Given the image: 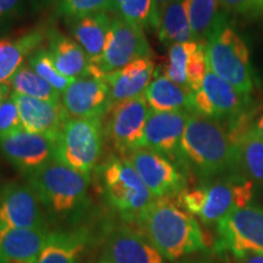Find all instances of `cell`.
<instances>
[{
    "label": "cell",
    "mask_w": 263,
    "mask_h": 263,
    "mask_svg": "<svg viewBox=\"0 0 263 263\" xmlns=\"http://www.w3.org/2000/svg\"><path fill=\"white\" fill-rule=\"evenodd\" d=\"M48 217L27 183L9 182L0 189V232L12 228L49 229Z\"/></svg>",
    "instance_id": "cell-13"
},
{
    "label": "cell",
    "mask_w": 263,
    "mask_h": 263,
    "mask_svg": "<svg viewBox=\"0 0 263 263\" xmlns=\"http://www.w3.org/2000/svg\"><path fill=\"white\" fill-rule=\"evenodd\" d=\"M136 226L170 261L205 249L199 223L178 202L173 201V197L156 199Z\"/></svg>",
    "instance_id": "cell-3"
},
{
    "label": "cell",
    "mask_w": 263,
    "mask_h": 263,
    "mask_svg": "<svg viewBox=\"0 0 263 263\" xmlns=\"http://www.w3.org/2000/svg\"><path fill=\"white\" fill-rule=\"evenodd\" d=\"M103 149L101 118H70L58 136L55 160L90 177L99 167Z\"/></svg>",
    "instance_id": "cell-7"
},
{
    "label": "cell",
    "mask_w": 263,
    "mask_h": 263,
    "mask_svg": "<svg viewBox=\"0 0 263 263\" xmlns=\"http://www.w3.org/2000/svg\"><path fill=\"white\" fill-rule=\"evenodd\" d=\"M61 103L71 118H103L110 108V93L103 78H77L61 94Z\"/></svg>",
    "instance_id": "cell-17"
},
{
    "label": "cell",
    "mask_w": 263,
    "mask_h": 263,
    "mask_svg": "<svg viewBox=\"0 0 263 263\" xmlns=\"http://www.w3.org/2000/svg\"><path fill=\"white\" fill-rule=\"evenodd\" d=\"M10 95H11V85H10V83H0V105Z\"/></svg>",
    "instance_id": "cell-42"
},
{
    "label": "cell",
    "mask_w": 263,
    "mask_h": 263,
    "mask_svg": "<svg viewBox=\"0 0 263 263\" xmlns=\"http://www.w3.org/2000/svg\"><path fill=\"white\" fill-rule=\"evenodd\" d=\"M11 93L48 101H61V94L43 80L28 64L22 66L10 80Z\"/></svg>",
    "instance_id": "cell-29"
},
{
    "label": "cell",
    "mask_w": 263,
    "mask_h": 263,
    "mask_svg": "<svg viewBox=\"0 0 263 263\" xmlns=\"http://www.w3.org/2000/svg\"><path fill=\"white\" fill-rule=\"evenodd\" d=\"M47 24L26 31L15 38H3L0 42V83H9L16 72L27 64L29 55L47 42Z\"/></svg>",
    "instance_id": "cell-21"
},
{
    "label": "cell",
    "mask_w": 263,
    "mask_h": 263,
    "mask_svg": "<svg viewBox=\"0 0 263 263\" xmlns=\"http://www.w3.org/2000/svg\"><path fill=\"white\" fill-rule=\"evenodd\" d=\"M95 171L105 202L124 222L136 226L138 219L156 200L136 168L127 159L114 155Z\"/></svg>",
    "instance_id": "cell-5"
},
{
    "label": "cell",
    "mask_w": 263,
    "mask_h": 263,
    "mask_svg": "<svg viewBox=\"0 0 263 263\" xmlns=\"http://www.w3.org/2000/svg\"><path fill=\"white\" fill-rule=\"evenodd\" d=\"M240 174L263 186V139L250 129L236 144Z\"/></svg>",
    "instance_id": "cell-28"
},
{
    "label": "cell",
    "mask_w": 263,
    "mask_h": 263,
    "mask_svg": "<svg viewBox=\"0 0 263 263\" xmlns=\"http://www.w3.org/2000/svg\"><path fill=\"white\" fill-rule=\"evenodd\" d=\"M22 128L17 104L12 94L0 105V138Z\"/></svg>",
    "instance_id": "cell-35"
},
{
    "label": "cell",
    "mask_w": 263,
    "mask_h": 263,
    "mask_svg": "<svg viewBox=\"0 0 263 263\" xmlns=\"http://www.w3.org/2000/svg\"><path fill=\"white\" fill-rule=\"evenodd\" d=\"M255 184L241 174L221 177L194 189H184L177 202L205 224H217L236 210L250 205Z\"/></svg>",
    "instance_id": "cell-4"
},
{
    "label": "cell",
    "mask_w": 263,
    "mask_h": 263,
    "mask_svg": "<svg viewBox=\"0 0 263 263\" xmlns=\"http://www.w3.org/2000/svg\"><path fill=\"white\" fill-rule=\"evenodd\" d=\"M3 38H4V37H0V42H2V41H3Z\"/></svg>",
    "instance_id": "cell-45"
},
{
    "label": "cell",
    "mask_w": 263,
    "mask_h": 263,
    "mask_svg": "<svg viewBox=\"0 0 263 263\" xmlns=\"http://www.w3.org/2000/svg\"><path fill=\"white\" fill-rule=\"evenodd\" d=\"M144 97L153 111H157V112L188 111V112H192L193 91L171 81L163 73H156L144 93Z\"/></svg>",
    "instance_id": "cell-25"
},
{
    "label": "cell",
    "mask_w": 263,
    "mask_h": 263,
    "mask_svg": "<svg viewBox=\"0 0 263 263\" xmlns=\"http://www.w3.org/2000/svg\"><path fill=\"white\" fill-rule=\"evenodd\" d=\"M151 108L144 95L121 101L105 115V133L121 155L144 147V132Z\"/></svg>",
    "instance_id": "cell-10"
},
{
    "label": "cell",
    "mask_w": 263,
    "mask_h": 263,
    "mask_svg": "<svg viewBox=\"0 0 263 263\" xmlns=\"http://www.w3.org/2000/svg\"><path fill=\"white\" fill-rule=\"evenodd\" d=\"M251 129L254 130L256 136H258L263 139V110L259 111V114L256 116Z\"/></svg>",
    "instance_id": "cell-39"
},
{
    "label": "cell",
    "mask_w": 263,
    "mask_h": 263,
    "mask_svg": "<svg viewBox=\"0 0 263 263\" xmlns=\"http://www.w3.org/2000/svg\"><path fill=\"white\" fill-rule=\"evenodd\" d=\"M194 41L206 42L223 16L218 0H184Z\"/></svg>",
    "instance_id": "cell-27"
},
{
    "label": "cell",
    "mask_w": 263,
    "mask_h": 263,
    "mask_svg": "<svg viewBox=\"0 0 263 263\" xmlns=\"http://www.w3.org/2000/svg\"><path fill=\"white\" fill-rule=\"evenodd\" d=\"M156 32L160 42L168 48L178 43L194 41L184 0H172L166 6Z\"/></svg>",
    "instance_id": "cell-26"
},
{
    "label": "cell",
    "mask_w": 263,
    "mask_h": 263,
    "mask_svg": "<svg viewBox=\"0 0 263 263\" xmlns=\"http://www.w3.org/2000/svg\"><path fill=\"white\" fill-rule=\"evenodd\" d=\"M26 0H0V35L22 17Z\"/></svg>",
    "instance_id": "cell-37"
},
{
    "label": "cell",
    "mask_w": 263,
    "mask_h": 263,
    "mask_svg": "<svg viewBox=\"0 0 263 263\" xmlns=\"http://www.w3.org/2000/svg\"><path fill=\"white\" fill-rule=\"evenodd\" d=\"M93 230L87 226H65L50 230L35 263H82L94 244Z\"/></svg>",
    "instance_id": "cell-18"
},
{
    "label": "cell",
    "mask_w": 263,
    "mask_h": 263,
    "mask_svg": "<svg viewBox=\"0 0 263 263\" xmlns=\"http://www.w3.org/2000/svg\"><path fill=\"white\" fill-rule=\"evenodd\" d=\"M103 244L104 256L112 263H164L146 236L126 222L105 227Z\"/></svg>",
    "instance_id": "cell-15"
},
{
    "label": "cell",
    "mask_w": 263,
    "mask_h": 263,
    "mask_svg": "<svg viewBox=\"0 0 263 263\" xmlns=\"http://www.w3.org/2000/svg\"><path fill=\"white\" fill-rule=\"evenodd\" d=\"M116 15L139 26L144 31L159 28L153 0H115Z\"/></svg>",
    "instance_id": "cell-30"
},
{
    "label": "cell",
    "mask_w": 263,
    "mask_h": 263,
    "mask_svg": "<svg viewBox=\"0 0 263 263\" xmlns=\"http://www.w3.org/2000/svg\"><path fill=\"white\" fill-rule=\"evenodd\" d=\"M99 12L116 15L115 0H59L54 9V15L65 22Z\"/></svg>",
    "instance_id": "cell-31"
},
{
    "label": "cell",
    "mask_w": 263,
    "mask_h": 263,
    "mask_svg": "<svg viewBox=\"0 0 263 263\" xmlns=\"http://www.w3.org/2000/svg\"><path fill=\"white\" fill-rule=\"evenodd\" d=\"M155 76L156 66L151 58L139 59L120 70L104 74L103 80L110 93V107L144 95Z\"/></svg>",
    "instance_id": "cell-20"
},
{
    "label": "cell",
    "mask_w": 263,
    "mask_h": 263,
    "mask_svg": "<svg viewBox=\"0 0 263 263\" xmlns=\"http://www.w3.org/2000/svg\"><path fill=\"white\" fill-rule=\"evenodd\" d=\"M47 50L59 72L65 77L77 80L90 76V60L81 45L52 26H49Z\"/></svg>",
    "instance_id": "cell-22"
},
{
    "label": "cell",
    "mask_w": 263,
    "mask_h": 263,
    "mask_svg": "<svg viewBox=\"0 0 263 263\" xmlns=\"http://www.w3.org/2000/svg\"><path fill=\"white\" fill-rule=\"evenodd\" d=\"M216 250L236 258L246 254H263V207L248 205L217 223Z\"/></svg>",
    "instance_id": "cell-9"
},
{
    "label": "cell",
    "mask_w": 263,
    "mask_h": 263,
    "mask_svg": "<svg viewBox=\"0 0 263 263\" xmlns=\"http://www.w3.org/2000/svg\"><path fill=\"white\" fill-rule=\"evenodd\" d=\"M199 41L173 44L168 48V61L164 67L163 74L177 84L186 87V64L190 54L200 45Z\"/></svg>",
    "instance_id": "cell-33"
},
{
    "label": "cell",
    "mask_w": 263,
    "mask_h": 263,
    "mask_svg": "<svg viewBox=\"0 0 263 263\" xmlns=\"http://www.w3.org/2000/svg\"><path fill=\"white\" fill-rule=\"evenodd\" d=\"M50 230L12 228L0 232V263H35Z\"/></svg>",
    "instance_id": "cell-24"
},
{
    "label": "cell",
    "mask_w": 263,
    "mask_h": 263,
    "mask_svg": "<svg viewBox=\"0 0 263 263\" xmlns=\"http://www.w3.org/2000/svg\"><path fill=\"white\" fill-rule=\"evenodd\" d=\"M114 16L108 12H99L65 22L71 38L81 45L91 65L97 64L103 55Z\"/></svg>",
    "instance_id": "cell-23"
},
{
    "label": "cell",
    "mask_w": 263,
    "mask_h": 263,
    "mask_svg": "<svg viewBox=\"0 0 263 263\" xmlns=\"http://www.w3.org/2000/svg\"><path fill=\"white\" fill-rule=\"evenodd\" d=\"M223 10L249 18L263 16V0H218Z\"/></svg>",
    "instance_id": "cell-36"
},
{
    "label": "cell",
    "mask_w": 263,
    "mask_h": 263,
    "mask_svg": "<svg viewBox=\"0 0 263 263\" xmlns=\"http://www.w3.org/2000/svg\"><path fill=\"white\" fill-rule=\"evenodd\" d=\"M59 0H29V6L33 15H39L42 12L54 10Z\"/></svg>",
    "instance_id": "cell-38"
},
{
    "label": "cell",
    "mask_w": 263,
    "mask_h": 263,
    "mask_svg": "<svg viewBox=\"0 0 263 263\" xmlns=\"http://www.w3.org/2000/svg\"><path fill=\"white\" fill-rule=\"evenodd\" d=\"M251 107V98L241 94L221 77L207 70L203 83L193 93L192 114L230 121Z\"/></svg>",
    "instance_id": "cell-12"
},
{
    "label": "cell",
    "mask_w": 263,
    "mask_h": 263,
    "mask_svg": "<svg viewBox=\"0 0 263 263\" xmlns=\"http://www.w3.org/2000/svg\"><path fill=\"white\" fill-rule=\"evenodd\" d=\"M209 70L206 58V42H201L188 59L186 64V87L193 91L201 88L205 76Z\"/></svg>",
    "instance_id": "cell-34"
},
{
    "label": "cell",
    "mask_w": 263,
    "mask_h": 263,
    "mask_svg": "<svg viewBox=\"0 0 263 263\" xmlns=\"http://www.w3.org/2000/svg\"><path fill=\"white\" fill-rule=\"evenodd\" d=\"M99 263H112V262H110L106 257H105V256H103V257H101V259H100V262H99Z\"/></svg>",
    "instance_id": "cell-43"
},
{
    "label": "cell",
    "mask_w": 263,
    "mask_h": 263,
    "mask_svg": "<svg viewBox=\"0 0 263 263\" xmlns=\"http://www.w3.org/2000/svg\"><path fill=\"white\" fill-rule=\"evenodd\" d=\"M8 263H33V262H28V261H12V262H8Z\"/></svg>",
    "instance_id": "cell-44"
},
{
    "label": "cell",
    "mask_w": 263,
    "mask_h": 263,
    "mask_svg": "<svg viewBox=\"0 0 263 263\" xmlns=\"http://www.w3.org/2000/svg\"><path fill=\"white\" fill-rule=\"evenodd\" d=\"M153 2H154V6H155L156 17H157V21H159V26H160L161 15H162L163 10L166 9V6L168 5L172 0H153Z\"/></svg>",
    "instance_id": "cell-41"
},
{
    "label": "cell",
    "mask_w": 263,
    "mask_h": 263,
    "mask_svg": "<svg viewBox=\"0 0 263 263\" xmlns=\"http://www.w3.org/2000/svg\"><path fill=\"white\" fill-rule=\"evenodd\" d=\"M58 137L31 133L24 128L0 138L3 156L25 176L55 160Z\"/></svg>",
    "instance_id": "cell-14"
},
{
    "label": "cell",
    "mask_w": 263,
    "mask_h": 263,
    "mask_svg": "<svg viewBox=\"0 0 263 263\" xmlns=\"http://www.w3.org/2000/svg\"><path fill=\"white\" fill-rule=\"evenodd\" d=\"M180 150L184 168L193 171L203 183L240 174L238 147L221 121L190 114Z\"/></svg>",
    "instance_id": "cell-1"
},
{
    "label": "cell",
    "mask_w": 263,
    "mask_h": 263,
    "mask_svg": "<svg viewBox=\"0 0 263 263\" xmlns=\"http://www.w3.org/2000/svg\"><path fill=\"white\" fill-rule=\"evenodd\" d=\"M12 97L17 104L22 128L31 133L58 137L71 118L61 101L41 100L17 94Z\"/></svg>",
    "instance_id": "cell-19"
},
{
    "label": "cell",
    "mask_w": 263,
    "mask_h": 263,
    "mask_svg": "<svg viewBox=\"0 0 263 263\" xmlns=\"http://www.w3.org/2000/svg\"><path fill=\"white\" fill-rule=\"evenodd\" d=\"M206 58L213 73L250 97L254 80L249 47L224 14L206 39Z\"/></svg>",
    "instance_id": "cell-6"
},
{
    "label": "cell",
    "mask_w": 263,
    "mask_h": 263,
    "mask_svg": "<svg viewBox=\"0 0 263 263\" xmlns=\"http://www.w3.org/2000/svg\"><path fill=\"white\" fill-rule=\"evenodd\" d=\"M27 64L32 70H34L37 73L41 76L43 80H45L52 88H55L59 93L62 94L67 89L70 85L73 83L76 80L65 77L62 76L55 66L54 61L51 60L50 55L47 50V48L42 47L33 51L29 55Z\"/></svg>",
    "instance_id": "cell-32"
},
{
    "label": "cell",
    "mask_w": 263,
    "mask_h": 263,
    "mask_svg": "<svg viewBox=\"0 0 263 263\" xmlns=\"http://www.w3.org/2000/svg\"><path fill=\"white\" fill-rule=\"evenodd\" d=\"M190 114L188 111L157 112L151 110L144 132V147L162 154L184 168L180 146Z\"/></svg>",
    "instance_id": "cell-16"
},
{
    "label": "cell",
    "mask_w": 263,
    "mask_h": 263,
    "mask_svg": "<svg viewBox=\"0 0 263 263\" xmlns=\"http://www.w3.org/2000/svg\"><path fill=\"white\" fill-rule=\"evenodd\" d=\"M126 159L156 199L178 196L186 189L185 170L162 154L141 147Z\"/></svg>",
    "instance_id": "cell-11"
},
{
    "label": "cell",
    "mask_w": 263,
    "mask_h": 263,
    "mask_svg": "<svg viewBox=\"0 0 263 263\" xmlns=\"http://www.w3.org/2000/svg\"><path fill=\"white\" fill-rule=\"evenodd\" d=\"M26 178L45 210L49 222L77 224L74 222L89 205L90 177L52 160Z\"/></svg>",
    "instance_id": "cell-2"
},
{
    "label": "cell",
    "mask_w": 263,
    "mask_h": 263,
    "mask_svg": "<svg viewBox=\"0 0 263 263\" xmlns=\"http://www.w3.org/2000/svg\"><path fill=\"white\" fill-rule=\"evenodd\" d=\"M151 48L144 29L115 15L104 52L97 64L91 65L90 76L103 78L130 62L144 58H151Z\"/></svg>",
    "instance_id": "cell-8"
},
{
    "label": "cell",
    "mask_w": 263,
    "mask_h": 263,
    "mask_svg": "<svg viewBox=\"0 0 263 263\" xmlns=\"http://www.w3.org/2000/svg\"><path fill=\"white\" fill-rule=\"evenodd\" d=\"M238 259L239 263H263V254H246Z\"/></svg>",
    "instance_id": "cell-40"
}]
</instances>
